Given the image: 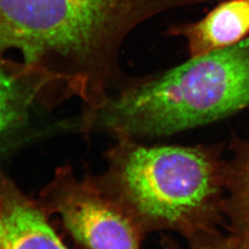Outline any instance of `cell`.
I'll use <instances>...</instances> for the list:
<instances>
[{
  "instance_id": "cell-1",
  "label": "cell",
  "mask_w": 249,
  "mask_h": 249,
  "mask_svg": "<svg viewBox=\"0 0 249 249\" xmlns=\"http://www.w3.org/2000/svg\"><path fill=\"white\" fill-rule=\"evenodd\" d=\"M249 107V37L190 56L166 71L136 78L100 106L84 109L85 130L156 137L213 123Z\"/></svg>"
},
{
  "instance_id": "cell-2",
  "label": "cell",
  "mask_w": 249,
  "mask_h": 249,
  "mask_svg": "<svg viewBox=\"0 0 249 249\" xmlns=\"http://www.w3.org/2000/svg\"><path fill=\"white\" fill-rule=\"evenodd\" d=\"M119 140L100 183L143 232L167 229L192 239L212 231L223 211L225 188L224 166L213 152Z\"/></svg>"
},
{
  "instance_id": "cell-3",
  "label": "cell",
  "mask_w": 249,
  "mask_h": 249,
  "mask_svg": "<svg viewBox=\"0 0 249 249\" xmlns=\"http://www.w3.org/2000/svg\"><path fill=\"white\" fill-rule=\"evenodd\" d=\"M53 211L88 249H141L143 231L100 181L63 172L49 189Z\"/></svg>"
},
{
  "instance_id": "cell-4",
  "label": "cell",
  "mask_w": 249,
  "mask_h": 249,
  "mask_svg": "<svg viewBox=\"0 0 249 249\" xmlns=\"http://www.w3.org/2000/svg\"><path fill=\"white\" fill-rule=\"evenodd\" d=\"M0 249H69L44 213L0 169Z\"/></svg>"
},
{
  "instance_id": "cell-5",
  "label": "cell",
  "mask_w": 249,
  "mask_h": 249,
  "mask_svg": "<svg viewBox=\"0 0 249 249\" xmlns=\"http://www.w3.org/2000/svg\"><path fill=\"white\" fill-rule=\"evenodd\" d=\"M249 34V0H228L204 18L173 25L166 35L183 38L190 56L213 52L235 45Z\"/></svg>"
},
{
  "instance_id": "cell-6",
  "label": "cell",
  "mask_w": 249,
  "mask_h": 249,
  "mask_svg": "<svg viewBox=\"0 0 249 249\" xmlns=\"http://www.w3.org/2000/svg\"><path fill=\"white\" fill-rule=\"evenodd\" d=\"M233 150V158L224 165L228 196L223 211L231 220V232L249 235V143L237 141Z\"/></svg>"
},
{
  "instance_id": "cell-7",
  "label": "cell",
  "mask_w": 249,
  "mask_h": 249,
  "mask_svg": "<svg viewBox=\"0 0 249 249\" xmlns=\"http://www.w3.org/2000/svg\"><path fill=\"white\" fill-rule=\"evenodd\" d=\"M23 100L16 80L0 66V135L21 116Z\"/></svg>"
},
{
  "instance_id": "cell-8",
  "label": "cell",
  "mask_w": 249,
  "mask_h": 249,
  "mask_svg": "<svg viewBox=\"0 0 249 249\" xmlns=\"http://www.w3.org/2000/svg\"><path fill=\"white\" fill-rule=\"evenodd\" d=\"M190 240V249H249V235L235 232L223 236L212 230Z\"/></svg>"
}]
</instances>
